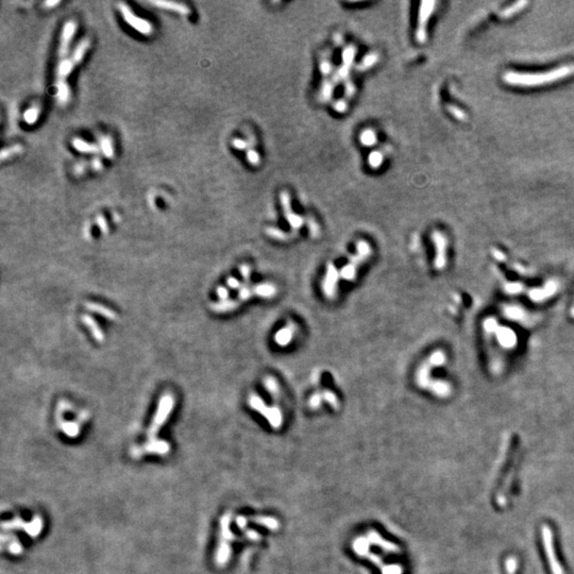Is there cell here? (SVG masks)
Here are the masks:
<instances>
[{
    "label": "cell",
    "mask_w": 574,
    "mask_h": 574,
    "mask_svg": "<svg viewBox=\"0 0 574 574\" xmlns=\"http://www.w3.org/2000/svg\"><path fill=\"white\" fill-rule=\"evenodd\" d=\"M574 74V63L558 67L554 70L540 74H523L510 72L504 74V81L517 86H538L542 84L554 82Z\"/></svg>",
    "instance_id": "2"
},
{
    "label": "cell",
    "mask_w": 574,
    "mask_h": 574,
    "mask_svg": "<svg viewBox=\"0 0 574 574\" xmlns=\"http://www.w3.org/2000/svg\"><path fill=\"white\" fill-rule=\"evenodd\" d=\"M383 161H384V156L381 151H374V152H371V154L368 158V163H369L370 167L374 168V170H376V168L381 167V165L383 164Z\"/></svg>",
    "instance_id": "26"
},
{
    "label": "cell",
    "mask_w": 574,
    "mask_h": 574,
    "mask_svg": "<svg viewBox=\"0 0 574 574\" xmlns=\"http://www.w3.org/2000/svg\"><path fill=\"white\" fill-rule=\"evenodd\" d=\"M297 330H298L297 324L292 322H288L284 328H282L281 330H278L276 333L274 342L278 346H280V347H286V346H288L292 342V338L294 336L296 335Z\"/></svg>",
    "instance_id": "13"
},
{
    "label": "cell",
    "mask_w": 574,
    "mask_h": 574,
    "mask_svg": "<svg viewBox=\"0 0 574 574\" xmlns=\"http://www.w3.org/2000/svg\"><path fill=\"white\" fill-rule=\"evenodd\" d=\"M58 4H60V2H45L44 4H45L46 6H48V8H52V6H58Z\"/></svg>",
    "instance_id": "42"
},
{
    "label": "cell",
    "mask_w": 574,
    "mask_h": 574,
    "mask_svg": "<svg viewBox=\"0 0 574 574\" xmlns=\"http://www.w3.org/2000/svg\"><path fill=\"white\" fill-rule=\"evenodd\" d=\"M280 200L287 222H288L290 226L292 228V231L299 230L300 228L304 224V219H303L300 215L294 214V212L292 210L290 194L287 192H282L280 194Z\"/></svg>",
    "instance_id": "10"
},
{
    "label": "cell",
    "mask_w": 574,
    "mask_h": 574,
    "mask_svg": "<svg viewBox=\"0 0 574 574\" xmlns=\"http://www.w3.org/2000/svg\"><path fill=\"white\" fill-rule=\"evenodd\" d=\"M378 61V56L376 54H374V52L369 54L364 58V60L362 61L360 68H362V70L370 68V67L374 66Z\"/></svg>",
    "instance_id": "29"
},
{
    "label": "cell",
    "mask_w": 574,
    "mask_h": 574,
    "mask_svg": "<svg viewBox=\"0 0 574 574\" xmlns=\"http://www.w3.org/2000/svg\"><path fill=\"white\" fill-rule=\"evenodd\" d=\"M266 234H267L268 236H270V238H274V240H282V242L290 240H292V236H294V235L292 234V233L284 232V231H282V230H280V229H276V228H267V229H266Z\"/></svg>",
    "instance_id": "22"
},
{
    "label": "cell",
    "mask_w": 574,
    "mask_h": 574,
    "mask_svg": "<svg viewBox=\"0 0 574 574\" xmlns=\"http://www.w3.org/2000/svg\"><path fill=\"white\" fill-rule=\"evenodd\" d=\"M228 285H229L233 290H238V288H240V287H242V284L240 283V281L235 278H228Z\"/></svg>",
    "instance_id": "39"
},
{
    "label": "cell",
    "mask_w": 574,
    "mask_h": 574,
    "mask_svg": "<svg viewBox=\"0 0 574 574\" xmlns=\"http://www.w3.org/2000/svg\"><path fill=\"white\" fill-rule=\"evenodd\" d=\"M432 240L436 248V256L434 264L437 269H444L446 263V236L440 232L435 231L432 233Z\"/></svg>",
    "instance_id": "12"
},
{
    "label": "cell",
    "mask_w": 574,
    "mask_h": 574,
    "mask_svg": "<svg viewBox=\"0 0 574 574\" xmlns=\"http://www.w3.org/2000/svg\"><path fill=\"white\" fill-rule=\"evenodd\" d=\"M356 86H354L353 82L348 81L347 83H346V86H344V96H346V98H347V99L352 98V97L354 96V94H356Z\"/></svg>",
    "instance_id": "35"
},
{
    "label": "cell",
    "mask_w": 574,
    "mask_h": 574,
    "mask_svg": "<svg viewBox=\"0 0 574 574\" xmlns=\"http://www.w3.org/2000/svg\"><path fill=\"white\" fill-rule=\"evenodd\" d=\"M252 290H253V294H254V296L260 297L263 299L274 298L276 294V292H278L276 286L274 283H269V282L260 283L258 285L252 286Z\"/></svg>",
    "instance_id": "15"
},
{
    "label": "cell",
    "mask_w": 574,
    "mask_h": 574,
    "mask_svg": "<svg viewBox=\"0 0 574 574\" xmlns=\"http://www.w3.org/2000/svg\"><path fill=\"white\" fill-rule=\"evenodd\" d=\"M40 108L38 106H33L29 108L24 114V120L28 124H36L38 116H40Z\"/></svg>",
    "instance_id": "25"
},
{
    "label": "cell",
    "mask_w": 574,
    "mask_h": 574,
    "mask_svg": "<svg viewBox=\"0 0 574 574\" xmlns=\"http://www.w3.org/2000/svg\"><path fill=\"white\" fill-rule=\"evenodd\" d=\"M333 106H334L336 112L344 113V112L346 111V110H347V108H348V104L344 100H337L336 102L334 104Z\"/></svg>",
    "instance_id": "37"
},
{
    "label": "cell",
    "mask_w": 574,
    "mask_h": 574,
    "mask_svg": "<svg viewBox=\"0 0 574 574\" xmlns=\"http://www.w3.org/2000/svg\"><path fill=\"white\" fill-rule=\"evenodd\" d=\"M542 540H544V546L546 552V560L550 566L551 571L553 574H564L562 566H560L558 560H557L556 551L554 546V537L552 534V530L548 526H544L542 528Z\"/></svg>",
    "instance_id": "7"
},
{
    "label": "cell",
    "mask_w": 574,
    "mask_h": 574,
    "mask_svg": "<svg viewBox=\"0 0 574 574\" xmlns=\"http://www.w3.org/2000/svg\"><path fill=\"white\" fill-rule=\"evenodd\" d=\"M76 30H77V24H76V22L74 20H70V22H65L63 30H62L60 46H58V61L64 60L67 54H68L70 46V43L74 38Z\"/></svg>",
    "instance_id": "11"
},
{
    "label": "cell",
    "mask_w": 574,
    "mask_h": 574,
    "mask_svg": "<svg viewBox=\"0 0 574 574\" xmlns=\"http://www.w3.org/2000/svg\"><path fill=\"white\" fill-rule=\"evenodd\" d=\"M97 222H98V224H99L100 228H101V231L104 230V232H106L108 226H106V220H104V218L99 216V217L97 218Z\"/></svg>",
    "instance_id": "40"
},
{
    "label": "cell",
    "mask_w": 574,
    "mask_h": 574,
    "mask_svg": "<svg viewBox=\"0 0 574 574\" xmlns=\"http://www.w3.org/2000/svg\"><path fill=\"white\" fill-rule=\"evenodd\" d=\"M435 2H422L419 11L418 27L416 30V40L419 43H424L426 40V27L430 14L435 9Z\"/></svg>",
    "instance_id": "9"
},
{
    "label": "cell",
    "mask_w": 574,
    "mask_h": 574,
    "mask_svg": "<svg viewBox=\"0 0 574 574\" xmlns=\"http://www.w3.org/2000/svg\"><path fill=\"white\" fill-rule=\"evenodd\" d=\"M232 145H233V147H234L235 149H238V150H244V149H246V148L248 147L249 144H248V142L244 140H242V138H234L233 142H232Z\"/></svg>",
    "instance_id": "36"
},
{
    "label": "cell",
    "mask_w": 574,
    "mask_h": 574,
    "mask_svg": "<svg viewBox=\"0 0 574 574\" xmlns=\"http://www.w3.org/2000/svg\"><path fill=\"white\" fill-rule=\"evenodd\" d=\"M263 385L266 388V390L272 394L274 399H278V396H280V386H278V381L274 376H266L263 381Z\"/></svg>",
    "instance_id": "20"
},
{
    "label": "cell",
    "mask_w": 574,
    "mask_h": 574,
    "mask_svg": "<svg viewBox=\"0 0 574 574\" xmlns=\"http://www.w3.org/2000/svg\"><path fill=\"white\" fill-rule=\"evenodd\" d=\"M72 146L76 150L80 151L83 154H97L99 151V147L95 144H90L81 138H74L72 140Z\"/></svg>",
    "instance_id": "17"
},
{
    "label": "cell",
    "mask_w": 574,
    "mask_h": 574,
    "mask_svg": "<svg viewBox=\"0 0 574 574\" xmlns=\"http://www.w3.org/2000/svg\"><path fill=\"white\" fill-rule=\"evenodd\" d=\"M217 294L222 301L228 300V298H229V290H228L226 287H218Z\"/></svg>",
    "instance_id": "38"
},
{
    "label": "cell",
    "mask_w": 574,
    "mask_h": 574,
    "mask_svg": "<svg viewBox=\"0 0 574 574\" xmlns=\"http://www.w3.org/2000/svg\"><path fill=\"white\" fill-rule=\"evenodd\" d=\"M324 399H322V390L320 392H316L310 396L308 399V405L312 410H317L320 408V405H322Z\"/></svg>",
    "instance_id": "28"
},
{
    "label": "cell",
    "mask_w": 574,
    "mask_h": 574,
    "mask_svg": "<svg viewBox=\"0 0 574 574\" xmlns=\"http://www.w3.org/2000/svg\"><path fill=\"white\" fill-rule=\"evenodd\" d=\"M371 253H372V250H371L369 242L366 240H360L356 244V253L351 256L349 258V263L340 269V278H344V281L349 282L353 281L356 276V270L358 266L362 262L369 258Z\"/></svg>",
    "instance_id": "3"
},
{
    "label": "cell",
    "mask_w": 574,
    "mask_h": 574,
    "mask_svg": "<svg viewBox=\"0 0 574 574\" xmlns=\"http://www.w3.org/2000/svg\"><path fill=\"white\" fill-rule=\"evenodd\" d=\"M248 403L252 410L258 412L260 415H263L272 428L278 430L280 428L283 424V414L281 408L278 405H268L263 401V399L256 394H251L249 396Z\"/></svg>",
    "instance_id": "4"
},
{
    "label": "cell",
    "mask_w": 574,
    "mask_h": 574,
    "mask_svg": "<svg viewBox=\"0 0 574 574\" xmlns=\"http://www.w3.org/2000/svg\"><path fill=\"white\" fill-rule=\"evenodd\" d=\"M240 274L244 278V286H250V276H251V269L250 266L247 264H244L240 267Z\"/></svg>",
    "instance_id": "33"
},
{
    "label": "cell",
    "mask_w": 574,
    "mask_h": 574,
    "mask_svg": "<svg viewBox=\"0 0 574 574\" xmlns=\"http://www.w3.org/2000/svg\"><path fill=\"white\" fill-rule=\"evenodd\" d=\"M340 278V270L336 268L333 263H328L326 265V274L322 280V288L324 296L328 299H335L337 294V288H338V280Z\"/></svg>",
    "instance_id": "8"
},
{
    "label": "cell",
    "mask_w": 574,
    "mask_h": 574,
    "mask_svg": "<svg viewBox=\"0 0 574 574\" xmlns=\"http://www.w3.org/2000/svg\"><path fill=\"white\" fill-rule=\"evenodd\" d=\"M247 158L252 166H258L260 163V156L256 149L250 148L247 151Z\"/></svg>",
    "instance_id": "30"
},
{
    "label": "cell",
    "mask_w": 574,
    "mask_h": 574,
    "mask_svg": "<svg viewBox=\"0 0 574 574\" xmlns=\"http://www.w3.org/2000/svg\"><path fill=\"white\" fill-rule=\"evenodd\" d=\"M118 10L120 11L124 22L126 24H129L133 29L138 31L144 36H150L151 33H152V31H154L152 24H151L148 20H142V18H138V15H135L130 8L126 4H124V2L118 4Z\"/></svg>",
    "instance_id": "6"
},
{
    "label": "cell",
    "mask_w": 574,
    "mask_h": 574,
    "mask_svg": "<svg viewBox=\"0 0 574 574\" xmlns=\"http://www.w3.org/2000/svg\"><path fill=\"white\" fill-rule=\"evenodd\" d=\"M22 148L20 145H16V146H13V147H10V148L4 149V150L2 151V161H4L6 158L12 156L13 154L22 152Z\"/></svg>",
    "instance_id": "32"
},
{
    "label": "cell",
    "mask_w": 574,
    "mask_h": 574,
    "mask_svg": "<svg viewBox=\"0 0 574 574\" xmlns=\"http://www.w3.org/2000/svg\"><path fill=\"white\" fill-rule=\"evenodd\" d=\"M90 46V40L86 38L82 40L78 46L74 48L72 54L68 58H64V60L58 61L56 72V97L58 104L64 106L70 102V90L68 84L66 82V78L72 74L74 68L77 66L82 60L84 56Z\"/></svg>",
    "instance_id": "1"
},
{
    "label": "cell",
    "mask_w": 574,
    "mask_h": 574,
    "mask_svg": "<svg viewBox=\"0 0 574 574\" xmlns=\"http://www.w3.org/2000/svg\"><path fill=\"white\" fill-rule=\"evenodd\" d=\"M174 406V399L172 396L170 394H166L164 396L163 398L161 399V402H160L158 405V410L156 412V420H154V424L152 426V430H156V428H158L160 424H162L163 422L166 420L168 414L170 412L172 408Z\"/></svg>",
    "instance_id": "14"
},
{
    "label": "cell",
    "mask_w": 574,
    "mask_h": 574,
    "mask_svg": "<svg viewBox=\"0 0 574 574\" xmlns=\"http://www.w3.org/2000/svg\"><path fill=\"white\" fill-rule=\"evenodd\" d=\"M332 62L330 60V58H326L324 56L322 60H320V70H322L324 76H328V74H331L332 72Z\"/></svg>",
    "instance_id": "31"
},
{
    "label": "cell",
    "mask_w": 574,
    "mask_h": 574,
    "mask_svg": "<svg viewBox=\"0 0 574 574\" xmlns=\"http://www.w3.org/2000/svg\"><path fill=\"white\" fill-rule=\"evenodd\" d=\"M238 306H240L238 301L228 299L224 301H219L217 303H213L210 308H212L214 312H217V313H226V312H231L235 308H238Z\"/></svg>",
    "instance_id": "18"
},
{
    "label": "cell",
    "mask_w": 574,
    "mask_h": 574,
    "mask_svg": "<svg viewBox=\"0 0 574 574\" xmlns=\"http://www.w3.org/2000/svg\"><path fill=\"white\" fill-rule=\"evenodd\" d=\"M360 140L364 146L371 147L376 144L378 136L374 130L372 129H365L360 135Z\"/></svg>",
    "instance_id": "21"
},
{
    "label": "cell",
    "mask_w": 574,
    "mask_h": 574,
    "mask_svg": "<svg viewBox=\"0 0 574 574\" xmlns=\"http://www.w3.org/2000/svg\"><path fill=\"white\" fill-rule=\"evenodd\" d=\"M308 230L310 233L312 234L313 238H317L320 233V229H319V226L317 224L316 220H314L313 218H308Z\"/></svg>",
    "instance_id": "34"
},
{
    "label": "cell",
    "mask_w": 574,
    "mask_h": 574,
    "mask_svg": "<svg viewBox=\"0 0 574 574\" xmlns=\"http://www.w3.org/2000/svg\"><path fill=\"white\" fill-rule=\"evenodd\" d=\"M82 322H84V324L88 326V328L90 330L92 336H94L98 342H104V333L101 332L100 328L98 326V324H96V322H95L94 319L90 318V316H83V317H82Z\"/></svg>",
    "instance_id": "19"
},
{
    "label": "cell",
    "mask_w": 574,
    "mask_h": 574,
    "mask_svg": "<svg viewBox=\"0 0 574 574\" xmlns=\"http://www.w3.org/2000/svg\"><path fill=\"white\" fill-rule=\"evenodd\" d=\"M446 360L444 353L440 350H437L433 352L428 356V360L422 362L419 367L417 374H416V383L420 388H430V384L433 383L430 380V369L433 367H437L442 365Z\"/></svg>",
    "instance_id": "5"
},
{
    "label": "cell",
    "mask_w": 574,
    "mask_h": 574,
    "mask_svg": "<svg viewBox=\"0 0 574 574\" xmlns=\"http://www.w3.org/2000/svg\"><path fill=\"white\" fill-rule=\"evenodd\" d=\"M151 4H154L158 8H160V9L176 12V13L182 14V15L190 14V9L188 6H185L184 4L174 2H163V0H160V2H151Z\"/></svg>",
    "instance_id": "16"
},
{
    "label": "cell",
    "mask_w": 574,
    "mask_h": 574,
    "mask_svg": "<svg viewBox=\"0 0 574 574\" xmlns=\"http://www.w3.org/2000/svg\"><path fill=\"white\" fill-rule=\"evenodd\" d=\"M86 308H88L90 310L95 312V313H98V314L102 315V316H104V317H106V318H108V319H115V318H116V315H115V313H114L113 310H108V308H104V306H99V304H96V303H86Z\"/></svg>",
    "instance_id": "24"
},
{
    "label": "cell",
    "mask_w": 574,
    "mask_h": 574,
    "mask_svg": "<svg viewBox=\"0 0 574 574\" xmlns=\"http://www.w3.org/2000/svg\"><path fill=\"white\" fill-rule=\"evenodd\" d=\"M100 148L106 158H114V147L112 138L110 136H102L100 138Z\"/></svg>",
    "instance_id": "23"
},
{
    "label": "cell",
    "mask_w": 574,
    "mask_h": 574,
    "mask_svg": "<svg viewBox=\"0 0 574 574\" xmlns=\"http://www.w3.org/2000/svg\"><path fill=\"white\" fill-rule=\"evenodd\" d=\"M92 167H94L96 170H100L101 168L104 167V165H102V163L100 162V160H99V158H96L95 161H92Z\"/></svg>",
    "instance_id": "41"
},
{
    "label": "cell",
    "mask_w": 574,
    "mask_h": 574,
    "mask_svg": "<svg viewBox=\"0 0 574 574\" xmlns=\"http://www.w3.org/2000/svg\"><path fill=\"white\" fill-rule=\"evenodd\" d=\"M322 394L324 401L330 404L334 410H338L340 401H338V398H337V396L333 392L326 390H322Z\"/></svg>",
    "instance_id": "27"
}]
</instances>
